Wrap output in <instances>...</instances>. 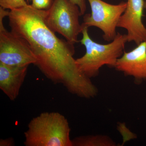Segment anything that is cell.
I'll use <instances>...</instances> for the list:
<instances>
[{"instance_id": "6", "label": "cell", "mask_w": 146, "mask_h": 146, "mask_svg": "<svg viewBox=\"0 0 146 146\" xmlns=\"http://www.w3.org/2000/svg\"><path fill=\"white\" fill-rule=\"evenodd\" d=\"M91 8V14L83 18L82 27H96L103 33L105 41L111 42L117 34V28L121 16L127 6V2L112 5L102 0H88Z\"/></svg>"}, {"instance_id": "14", "label": "cell", "mask_w": 146, "mask_h": 146, "mask_svg": "<svg viewBox=\"0 0 146 146\" xmlns=\"http://www.w3.org/2000/svg\"><path fill=\"white\" fill-rule=\"evenodd\" d=\"M14 145L15 143L13 138H7L0 140V146H13Z\"/></svg>"}, {"instance_id": "10", "label": "cell", "mask_w": 146, "mask_h": 146, "mask_svg": "<svg viewBox=\"0 0 146 146\" xmlns=\"http://www.w3.org/2000/svg\"><path fill=\"white\" fill-rule=\"evenodd\" d=\"M73 146H116L117 143L107 135L79 136L72 140Z\"/></svg>"}, {"instance_id": "1", "label": "cell", "mask_w": 146, "mask_h": 146, "mask_svg": "<svg viewBox=\"0 0 146 146\" xmlns=\"http://www.w3.org/2000/svg\"><path fill=\"white\" fill-rule=\"evenodd\" d=\"M44 13L29 5L8 11L11 31L27 42L36 58L35 65L53 83L80 98L96 96V86L77 65L74 44L56 36L45 23Z\"/></svg>"}, {"instance_id": "13", "label": "cell", "mask_w": 146, "mask_h": 146, "mask_svg": "<svg viewBox=\"0 0 146 146\" xmlns=\"http://www.w3.org/2000/svg\"><path fill=\"white\" fill-rule=\"evenodd\" d=\"M71 1L78 6L80 10L81 15H83L86 9V1L85 0H70Z\"/></svg>"}, {"instance_id": "2", "label": "cell", "mask_w": 146, "mask_h": 146, "mask_svg": "<svg viewBox=\"0 0 146 146\" xmlns=\"http://www.w3.org/2000/svg\"><path fill=\"white\" fill-rule=\"evenodd\" d=\"M88 28L82 27V37L80 41L85 47L86 52L83 56L76 59L80 70L89 78L98 75L102 67L107 65L114 68L119 58L125 51L128 42L126 34L117 33L114 40L102 44L91 39Z\"/></svg>"}, {"instance_id": "9", "label": "cell", "mask_w": 146, "mask_h": 146, "mask_svg": "<svg viewBox=\"0 0 146 146\" xmlns=\"http://www.w3.org/2000/svg\"><path fill=\"white\" fill-rule=\"evenodd\" d=\"M28 67L9 66L0 63V89L11 100H15L19 96Z\"/></svg>"}, {"instance_id": "4", "label": "cell", "mask_w": 146, "mask_h": 146, "mask_svg": "<svg viewBox=\"0 0 146 146\" xmlns=\"http://www.w3.org/2000/svg\"><path fill=\"white\" fill-rule=\"evenodd\" d=\"M44 16L45 23L53 31L61 35L73 44L78 42L82 30L78 6L70 0H54L48 9L44 10Z\"/></svg>"}, {"instance_id": "15", "label": "cell", "mask_w": 146, "mask_h": 146, "mask_svg": "<svg viewBox=\"0 0 146 146\" xmlns=\"http://www.w3.org/2000/svg\"><path fill=\"white\" fill-rule=\"evenodd\" d=\"M145 8H146V0H145Z\"/></svg>"}, {"instance_id": "7", "label": "cell", "mask_w": 146, "mask_h": 146, "mask_svg": "<svg viewBox=\"0 0 146 146\" xmlns=\"http://www.w3.org/2000/svg\"><path fill=\"white\" fill-rule=\"evenodd\" d=\"M145 3L144 0H127L118 24V27L126 30L128 42L137 45L146 42V27L143 22Z\"/></svg>"}, {"instance_id": "8", "label": "cell", "mask_w": 146, "mask_h": 146, "mask_svg": "<svg viewBox=\"0 0 146 146\" xmlns=\"http://www.w3.org/2000/svg\"><path fill=\"white\" fill-rule=\"evenodd\" d=\"M137 46L130 51H125L114 68L140 83L146 80V42Z\"/></svg>"}, {"instance_id": "12", "label": "cell", "mask_w": 146, "mask_h": 146, "mask_svg": "<svg viewBox=\"0 0 146 146\" xmlns=\"http://www.w3.org/2000/svg\"><path fill=\"white\" fill-rule=\"evenodd\" d=\"M31 6L39 10H47L51 7L54 1L53 0H32Z\"/></svg>"}, {"instance_id": "16", "label": "cell", "mask_w": 146, "mask_h": 146, "mask_svg": "<svg viewBox=\"0 0 146 146\" xmlns=\"http://www.w3.org/2000/svg\"><path fill=\"white\" fill-rule=\"evenodd\" d=\"M27 1H31V0H27Z\"/></svg>"}, {"instance_id": "11", "label": "cell", "mask_w": 146, "mask_h": 146, "mask_svg": "<svg viewBox=\"0 0 146 146\" xmlns=\"http://www.w3.org/2000/svg\"><path fill=\"white\" fill-rule=\"evenodd\" d=\"M28 5L25 0H0L1 7L10 10L26 6Z\"/></svg>"}, {"instance_id": "3", "label": "cell", "mask_w": 146, "mask_h": 146, "mask_svg": "<svg viewBox=\"0 0 146 146\" xmlns=\"http://www.w3.org/2000/svg\"><path fill=\"white\" fill-rule=\"evenodd\" d=\"M71 129L65 116L43 112L32 119L24 133L26 146H73Z\"/></svg>"}, {"instance_id": "5", "label": "cell", "mask_w": 146, "mask_h": 146, "mask_svg": "<svg viewBox=\"0 0 146 146\" xmlns=\"http://www.w3.org/2000/svg\"><path fill=\"white\" fill-rule=\"evenodd\" d=\"M7 13L0 7V63L16 67L35 65L36 58L27 42L4 26L3 19Z\"/></svg>"}]
</instances>
